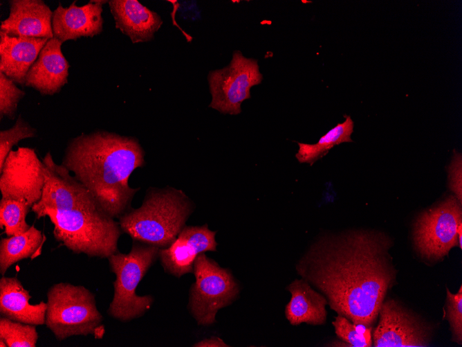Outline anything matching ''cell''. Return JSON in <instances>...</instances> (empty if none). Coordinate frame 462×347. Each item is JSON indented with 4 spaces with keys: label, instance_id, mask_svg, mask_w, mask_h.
<instances>
[{
    "label": "cell",
    "instance_id": "cell-1",
    "mask_svg": "<svg viewBox=\"0 0 462 347\" xmlns=\"http://www.w3.org/2000/svg\"><path fill=\"white\" fill-rule=\"evenodd\" d=\"M384 233L349 230L320 236L296 265L298 275L315 287L338 314L372 326L397 271Z\"/></svg>",
    "mask_w": 462,
    "mask_h": 347
},
{
    "label": "cell",
    "instance_id": "cell-2",
    "mask_svg": "<svg viewBox=\"0 0 462 347\" xmlns=\"http://www.w3.org/2000/svg\"><path fill=\"white\" fill-rule=\"evenodd\" d=\"M145 163V152L137 139L100 130L70 139L62 161L113 218L131 208L139 188H131L129 178Z\"/></svg>",
    "mask_w": 462,
    "mask_h": 347
},
{
    "label": "cell",
    "instance_id": "cell-3",
    "mask_svg": "<svg viewBox=\"0 0 462 347\" xmlns=\"http://www.w3.org/2000/svg\"><path fill=\"white\" fill-rule=\"evenodd\" d=\"M192 203L180 190H147L142 205L131 208L118 220L123 233L133 240L160 249L168 247L185 226Z\"/></svg>",
    "mask_w": 462,
    "mask_h": 347
},
{
    "label": "cell",
    "instance_id": "cell-4",
    "mask_svg": "<svg viewBox=\"0 0 462 347\" xmlns=\"http://www.w3.org/2000/svg\"><path fill=\"white\" fill-rule=\"evenodd\" d=\"M53 226L55 239L75 253L108 258L119 251L118 242L123 233L118 222L100 208L58 211L46 209Z\"/></svg>",
    "mask_w": 462,
    "mask_h": 347
},
{
    "label": "cell",
    "instance_id": "cell-5",
    "mask_svg": "<svg viewBox=\"0 0 462 347\" xmlns=\"http://www.w3.org/2000/svg\"><path fill=\"white\" fill-rule=\"evenodd\" d=\"M45 325L58 341L73 336L102 338L103 317L96 306L95 294L83 285L53 284L47 292Z\"/></svg>",
    "mask_w": 462,
    "mask_h": 347
},
{
    "label": "cell",
    "instance_id": "cell-6",
    "mask_svg": "<svg viewBox=\"0 0 462 347\" xmlns=\"http://www.w3.org/2000/svg\"><path fill=\"white\" fill-rule=\"evenodd\" d=\"M160 248L133 240L128 253L118 251L107 259L115 275L113 296L107 313L113 319L129 321L138 319L154 301L151 295L139 296L136 291L139 283L158 258Z\"/></svg>",
    "mask_w": 462,
    "mask_h": 347
},
{
    "label": "cell",
    "instance_id": "cell-7",
    "mask_svg": "<svg viewBox=\"0 0 462 347\" xmlns=\"http://www.w3.org/2000/svg\"><path fill=\"white\" fill-rule=\"evenodd\" d=\"M193 274L195 282L188 307L198 325L210 326L216 322L218 311L237 299L240 287L230 269L220 267L205 253L196 258Z\"/></svg>",
    "mask_w": 462,
    "mask_h": 347
},
{
    "label": "cell",
    "instance_id": "cell-8",
    "mask_svg": "<svg viewBox=\"0 0 462 347\" xmlns=\"http://www.w3.org/2000/svg\"><path fill=\"white\" fill-rule=\"evenodd\" d=\"M461 203L453 195L421 213L413 229L415 248L423 258L439 260L459 246L458 231L462 227Z\"/></svg>",
    "mask_w": 462,
    "mask_h": 347
},
{
    "label": "cell",
    "instance_id": "cell-9",
    "mask_svg": "<svg viewBox=\"0 0 462 347\" xmlns=\"http://www.w3.org/2000/svg\"><path fill=\"white\" fill-rule=\"evenodd\" d=\"M207 79L212 95L209 107L222 114L237 115L241 112V103L250 98L251 87L260 84L263 76L257 60L235 51L230 64L210 71Z\"/></svg>",
    "mask_w": 462,
    "mask_h": 347
},
{
    "label": "cell",
    "instance_id": "cell-10",
    "mask_svg": "<svg viewBox=\"0 0 462 347\" xmlns=\"http://www.w3.org/2000/svg\"><path fill=\"white\" fill-rule=\"evenodd\" d=\"M41 161L44 168V186L41 199L31 208L37 219H40L46 209L100 208L89 190L71 175L65 166L62 163L57 164L50 152Z\"/></svg>",
    "mask_w": 462,
    "mask_h": 347
},
{
    "label": "cell",
    "instance_id": "cell-11",
    "mask_svg": "<svg viewBox=\"0 0 462 347\" xmlns=\"http://www.w3.org/2000/svg\"><path fill=\"white\" fill-rule=\"evenodd\" d=\"M372 335L375 347H424L431 341V325L394 299L382 302Z\"/></svg>",
    "mask_w": 462,
    "mask_h": 347
},
{
    "label": "cell",
    "instance_id": "cell-12",
    "mask_svg": "<svg viewBox=\"0 0 462 347\" xmlns=\"http://www.w3.org/2000/svg\"><path fill=\"white\" fill-rule=\"evenodd\" d=\"M1 198L26 202L32 206L39 201L44 186V168L35 149L18 147L11 150L0 169Z\"/></svg>",
    "mask_w": 462,
    "mask_h": 347
},
{
    "label": "cell",
    "instance_id": "cell-13",
    "mask_svg": "<svg viewBox=\"0 0 462 347\" xmlns=\"http://www.w3.org/2000/svg\"><path fill=\"white\" fill-rule=\"evenodd\" d=\"M216 231L207 224L185 226L176 239L167 247L159 249L158 258L165 272L181 277L192 273L197 256L206 251H215Z\"/></svg>",
    "mask_w": 462,
    "mask_h": 347
},
{
    "label": "cell",
    "instance_id": "cell-14",
    "mask_svg": "<svg viewBox=\"0 0 462 347\" xmlns=\"http://www.w3.org/2000/svg\"><path fill=\"white\" fill-rule=\"evenodd\" d=\"M109 1L91 0L79 6L74 1L68 7L59 3L53 11V37L64 43L80 37H93L103 30L102 6Z\"/></svg>",
    "mask_w": 462,
    "mask_h": 347
},
{
    "label": "cell",
    "instance_id": "cell-15",
    "mask_svg": "<svg viewBox=\"0 0 462 347\" xmlns=\"http://www.w3.org/2000/svg\"><path fill=\"white\" fill-rule=\"evenodd\" d=\"M62 44L54 37L48 40L27 72L24 86L42 96H53L61 91L68 82L70 68L62 51Z\"/></svg>",
    "mask_w": 462,
    "mask_h": 347
},
{
    "label": "cell",
    "instance_id": "cell-16",
    "mask_svg": "<svg viewBox=\"0 0 462 347\" xmlns=\"http://www.w3.org/2000/svg\"><path fill=\"white\" fill-rule=\"evenodd\" d=\"M9 15L1 21L0 31L12 36L53 37V12L42 0H10Z\"/></svg>",
    "mask_w": 462,
    "mask_h": 347
},
{
    "label": "cell",
    "instance_id": "cell-17",
    "mask_svg": "<svg viewBox=\"0 0 462 347\" xmlns=\"http://www.w3.org/2000/svg\"><path fill=\"white\" fill-rule=\"evenodd\" d=\"M108 3L115 28L133 44L151 41L163 24L157 12L137 0H110Z\"/></svg>",
    "mask_w": 462,
    "mask_h": 347
},
{
    "label": "cell",
    "instance_id": "cell-18",
    "mask_svg": "<svg viewBox=\"0 0 462 347\" xmlns=\"http://www.w3.org/2000/svg\"><path fill=\"white\" fill-rule=\"evenodd\" d=\"M48 40L0 31V71L15 83L24 85L27 72Z\"/></svg>",
    "mask_w": 462,
    "mask_h": 347
},
{
    "label": "cell",
    "instance_id": "cell-19",
    "mask_svg": "<svg viewBox=\"0 0 462 347\" xmlns=\"http://www.w3.org/2000/svg\"><path fill=\"white\" fill-rule=\"evenodd\" d=\"M31 296L17 277L2 276L0 279L1 317L24 323L45 324L47 303L30 304Z\"/></svg>",
    "mask_w": 462,
    "mask_h": 347
},
{
    "label": "cell",
    "instance_id": "cell-20",
    "mask_svg": "<svg viewBox=\"0 0 462 347\" xmlns=\"http://www.w3.org/2000/svg\"><path fill=\"white\" fill-rule=\"evenodd\" d=\"M286 289L291 297L286 305L285 315L291 325H322L326 322L328 302L322 294L303 278L295 279Z\"/></svg>",
    "mask_w": 462,
    "mask_h": 347
},
{
    "label": "cell",
    "instance_id": "cell-21",
    "mask_svg": "<svg viewBox=\"0 0 462 347\" xmlns=\"http://www.w3.org/2000/svg\"><path fill=\"white\" fill-rule=\"evenodd\" d=\"M42 232L31 225L24 233L1 239L0 273L4 276L8 269L15 263L26 258H33L41 253L45 242Z\"/></svg>",
    "mask_w": 462,
    "mask_h": 347
},
{
    "label": "cell",
    "instance_id": "cell-22",
    "mask_svg": "<svg viewBox=\"0 0 462 347\" xmlns=\"http://www.w3.org/2000/svg\"><path fill=\"white\" fill-rule=\"evenodd\" d=\"M345 121L337 124L318 141L313 144L297 143L299 149L295 154L301 163L313 165L317 160L322 158L335 145L342 143L352 142L351 135L353 132L354 123L350 116L344 115Z\"/></svg>",
    "mask_w": 462,
    "mask_h": 347
},
{
    "label": "cell",
    "instance_id": "cell-23",
    "mask_svg": "<svg viewBox=\"0 0 462 347\" xmlns=\"http://www.w3.org/2000/svg\"><path fill=\"white\" fill-rule=\"evenodd\" d=\"M31 208L25 201L1 198L0 200V227L9 237L27 231L31 226L26 216Z\"/></svg>",
    "mask_w": 462,
    "mask_h": 347
},
{
    "label": "cell",
    "instance_id": "cell-24",
    "mask_svg": "<svg viewBox=\"0 0 462 347\" xmlns=\"http://www.w3.org/2000/svg\"><path fill=\"white\" fill-rule=\"evenodd\" d=\"M0 338L8 347H35L38 340L36 326L0 318Z\"/></svg>",
    "mask_w": 462,
    "mask_h": 347
},
{
    "label": "cell",
    "instance_id": "cell-25",
    "mask_svg": "<svg viewBox=\"0 0 462 347\" xmlns=\"http://www.w3.org/2000/svg\"><path fill=\"white\" fill-rule=\"evenodd\" d=\"M333 326L337 336L348 346L370 347L372 345V326L356 324L345 317L338 314Z\"/></svg>",
    "mask_w": 462,
    "mask_h": 347
},
{
    "label": "cell",
    "instance_id": "cell-26",
    "mask_svg": "<svg viewBox=\"0 0 462 347\" xmlns=\"http://www.w3.org/2000/svg\"><path fill=\"white\" fill-rule=\"evenodd\" d=\"M37 130L19 114L11 127L0 131V169L13 146L21 140L37 136Z\"/></svg>",
    "mask_w": 462,
    "mask_h": 347
},
{
    "label": "cell",
    "instance_id": "cell-27",
    "mask_svg": "<svg viewBox=\"0 0 462 347\" xmlns=\"http://www.w3.org/2000/svg\"><path fill=\"white\" fill-rule=\"evenodd\" d=\"M26 93L16 83L0 71V118L14 119L19 101Z\"/></svg>",
    "mask_w": 462,
    "mask_h": 347
},
{
    "label": "cell",
    "instance_id": "cell-28",
    "mask_svg": "<svg viewBox=\"0 0 462 347\" xmlns=\"http://www.w3.org/2000/svg\"><path fill=\"white\" fill-rule=\"evenodd\" d=\"M446 310L445 318L450 323L452 340L459 344L462 343V287L458 292L452 294L446 288Z\"/></svg>",
    "mask_w": 462,
    "mask_h": 347
},
{
    "label": "cell",
    "instance_id": "cell-29",
    "mask_svg": "<svg viewBox=\"0 0 462 347\" xmlns=\"http://www.w3.org/2000/svg\"><path fill=\"white\" fill-rule=\"evenodd\" d=\"M449 187L462 204V160L461 153L454 151L448 167Z\"/></svg>",
    "mask_w": 462,
    "mask_h": 347
},
{
    "label": "cell",
    "instance_id": "cell-30",
    "mask_svg": "<svg viewBox=\"0 0 462 347\" xmlns=\"http://www.w3.org/2000/svg\"><path fill=\"white\" fill-rule=\"evenodd\" d=\"M193 346L196 347H229L230 346L225 344L221 338L218 337H211L210 338L204 339L195 344Z\"/></svg>",
    "mask_w": 462,
    "mask_h": 347
},
{
    "label": "cell",
    "instance_id": "cell-31",
    "mask_svg": "<svg viewBox=\"0 0 462 347\" xmlns=\"http://www.w3.org/2000/svg\"><path fill=\"white\" fill-rule=\"evenodd\" d=\"M0 346L1 347H7L8 346L6 341L2 338H0Z\"/></svg>",
    "mask_w": 462,
    "mask_h": 347
}]
</instances>
